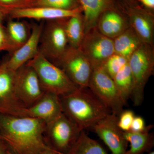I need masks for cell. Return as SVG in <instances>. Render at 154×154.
<instances>
[{
  "mask_svg": "<svg viewBox=\"0 0 154 154\" xmlns=\"http://www.w3.org/2000/svg\"><path fill=\"white\" fill-rule=\"evenodd\" d=\"M45 128L46 123L38 119L0 114V139L14 154H40L50 147Z\"/></svg>",
  "mask_w": 154,
  "mask_h": 154,
  "instance_id": "cell-1",
  "label": "cell"
},
{
  "mask_svg": "<svg viewBox=\"0 0 154 154\" xmlns=\"http://www.w3.org/2000/svg\"><path fill=\"white\" fill-rule=\"evenodd\" d=\"M63 112L81 131L92 128L111 111L88 88H78L60 96Z\"/></svg>",
  "mask_w": 154,
  "mask_h": 154,
  "instance_id": "cell-2",
  "label": "cell"
},
{
  "mask_svg": "<svg viewBox=\"0 0 154 154\" xmlns=\"http://www.w3.org/2000/svg\"><path fill=\"white\" fill-rule=\"evenodd\" d=\"M26 64L36 72L45 93L61 96L69 94L78 88L63 69L39 52Z\"/></svg>",
  "mask_w": 154,
  "mask_h": 154,
  "instance_id": "cell-3",
  "label": "cell"
},
{
  "mask_svg": "<svg viewBox=\"0 0 154 154\" xmlns=\"http://www.w3.org/2000/svg\"><path fill=\"white\" fill-rule=\"evenodd\" d=\"M133 79L131 97L134 105L140 106L144 100V89L154 70V46L143 43L128 60Z\"/></svg>",
  "mask_w": 154,
  "mask_h": 154,
  "instance_id": "cell-4",
  "label": "cell"
},
{
  "mask_svg": "<svg viewBox=\"0 0 154 154\" xmlns=\"http://www.w3.org/2000/svg\"><path fill=\"white\" fill-rule=\"evenodd\" d=\"M82 131L63 112L55 119L46 123L44 136L50 147L61 154H66Z\"/></svg>",
  "mask_w": 154,
  "mask_h": 154,
  "instance_id": "cell-5",
  "label": "cell"
},
{
  "mask_svg": "<svg viewBox=\"0 0 154 154\" xmlns=\"http://www.w3.org/2000/svg\"><path fill=\"white\" fill-rule=\"evenodd\" d=\"M88 88L111 113L118 116L123 110L126 104L103 66L93 67Z\"/></svg>",
  "mask_w": 154,
  "mask_h": 154,
  "instance_id": "cell-6",
  "label": "cell"
},
{
  "mask_svg": "<svg viewBox=\"0 0 154 154\" xmlns=\"http://www.w3.org/2000/svg\"><path fill=\"white\" fill-rule=\"evenodd\" d=\"M64 20L45 21L39 40L38 52L55 65L69 46Z\"/></svg>",
  "mask_w": 154,
  "mask_h": 154,
  "instance_id": "cell-7",
  "label": "cell"
},
{
  "mask_svg": "<svg viewBox=\"0 0 154 154\" xmlns=\"http://www.w3.org/2000/svg\"><path fill=\"white\" fill-rule=\"evenodd\" d=\"M56 65L79 88H88L93 66L80 48L68 46Z\"/></svg>",
  "mask_w": 154,
  "mask_h": 154,
  "instance_id": "cell-8",
  "label": "cell"
},
{
  "mask_svg": "<svg viewBox=\"0 0 154 154\" xmlns=\"http://www.w3.org/2000/svg\"><path fill=\"white\" fill-rule=\"evenodd\" d=\"M80 48L93 67L102 66L115 53L113 39L103 35L96 27L85 33Z\"/></svg>",
  "mask_w": 154,
  "mask_h": 154,
  "instance_id": "cell-9",
  "label": "cell"
},
{
  "mask_svg": "<svg viewBox=\"0 0 154 154\" xmlns=\"http://www.w3.org/2000/svg\"><path fill=\"white\" fill-rule=\"evenodd\" d=\"M0 114L25 116L27 108L19 99L15 88L16 71L0 64Z\"/></svg>",
  "mask_w": 154,
  "mask_h": 154,
  "instance_id": "cell-10",
  "label": "cell"
},
{
  "mask_svg": "<svg viewBox=\"0 0 154 154\" xmlns=\"http://www.w3.org/2000/svg\"><path fill=\"white\" fill-rule=\"evenodd\" d=\"M15 88L19 99L26 107L34 105L45 93L36 72L27 64L16 71Z\"/></svg>",
  "mask_w": 154,
  "mask_h": 154,
  "instance_id": "cell-11",
  "label": "cell"
},
{
  "mask_svg": "<svg viewBox=\"0 0 154 154\" xmlns=\"http://www.w3.org/2000/svg\"><path fill=\"white\" fill-rule=\"evenodd\" d=\"M117 5L128 19L130 26L138 35L143 43L154 46V16L152 11L137 5Z\"/></svg>",
  "mask_w": 154,
  "mask_h": 154,
  "instance_id": "cell-12",
  "label": "cell"
},
{
  "mask_svg": "<svg viewBox=\"0 0 154 154\" xmlns=\"http://www.w3.org/2000/svg\"><path fill=\"white\" fill-rule=\"evenodd\" d=\"M117 120L118 116L111 113L97 122L92 128L112 154H125L128 143L125 137L124 132L118 126Z\"/></svg>",
  "mask_w": 154,
  "mask_h": 154,
  "instance_id": "cell-13",
  "label": "cell"
},
{
  "mask_svg": "<svg viewBox=\"0 0 154 154\" xmlns=\"http://www.w3.org/2000/svg\"><path fill=\"white\" fill-rule=\"evenodd\" d=\"M44 23L42 21L40 24L32 25L31 34L28 40L11 54L9 58L1 64L6 68L16 71L34 57L38 52L39 40Z\"/></svg>",
  "mask_w": 154,
  "mask_h": 154,
  "instance_id": "cell-14",
  "label": "cell"
},
{
  "mask_svg": "<svg viewBox=\"0 0 154 154\" xmlns=\"http://www.w3.org/2000/svg\"><path fill=\"white\" fill-rule=\"evenodd\" d=\"M82 12V7L67 11L45 6H36L13 11L9 14L8 17L11 19H31L44 22L67 19Z\"/></svg>",
  "mask_w": 154,
  "mask_h": 154,
  "instance_id": "cell-15",
  "label": "cell"
},
{
  "mask_svg": "<svg viewBox=\"0 0 154 154\" xmlns=\"http://www.w3.org/2000/svg\"><path fill=\"white\" fill-rule=\"evenodd\" d=\"M130 26L128 19L120 8L115 5L102 13L97 22L96 27L103 35L113 39Z\"/></svg>",
  "mask_w": 154,
  "mask_h": 154,
  "instance_id": "cell-16",
  "label": "cell"
},
{
  "mask_svg": "<svg viewBox=\"0 0 154 154\" xmlns=\"http://www.w3.org/2000/svg\"><path fill=\"white\" fill-rule=\"evenodd\" d=\"M62 113L60 96L50 93H45L38 102L26 108L25 116L38 119L47 123Z\"/></svg>",
  "mask_w": 154,
  "mask_h": 154,
  "instance_id": "cell-17",
  "label": "cell"
},
{
  "mask_svg": "<svg viewBox=\"0 0 154 154\" xmlns=\"http://www.w3.org/2000/svg\"><path fill=\"white\" fill-rule=\"evenodd\" d=\"M82 9L85 32L96 27L99 17L103 12L115 5L117 0H79Z\"/></svg>",
  "mask_w": 154,
  "mask_h": 154,
  "instance_id": "cell-18",
  "label": "cell"
},
{
  "mask_svg": "<svg viewBox=\"0 0 154 154\" xmlns=\"http://www.w3.org/2000/svg\"><path fill=\"white\" fill-rule=\"evenodd\" d=\"M152 125L146 126L142 132H124V137L130 143V148L125 154H145L151 151L154 146V135L149 132Z\"/></svg>",
  "mask_w": 154,
  "mask_h": 154,
  "instance_id": "cell-19",
  "label": "cell"
},
{
  "mask_svg": "<svg viewBox=\"0 0 154 154\" xmlns=\"http://www.w3.org/2000/svg\"><path fill=\"white\" fill-rule=\"evenodd\" d=\"M113 40L115 53L128 60L143 43L130 26Z\"/></svg>",
  "mask_w": 154,
  "mask_h": 154,
  "instance_id": "cell-20",
  "label": "cell"
},
{
  "mask_svg": "<svg viewBox=\"0 0 154 154\" xmlns=\"http://www.w3.org/2000/svg\"><path fill=\"white\" fill-rule=\"evenodd\" d=\"M64 26L69 46L80 48L85 35L82 13L64 19Z\"/></svg>",
  "mask_w": 154,
  "mask_h": 154,
  "instance_id": "cell-21",
  "label": "cell"
},
{
  "mask_svg": "<svg viewBox=\"0 0 154 154\" xmlns=\"http://www.w3.org/2000/svg\"><path fill=\"white\" fill-rule=\"evenodd\" d=\"M32 27V25L26 21L9 19L6 28L15 51L28 40L31 34Z\"/></svg>",
  "mask_w": 154,
  "mask_h": 154,
  "instance_id": "cell-22",
  "label": "cell"
},
{
  "mask_svg": "<svg viewBox=\"0 0 154 154\" xmlns=\"http://www.w3.org/2000/svg\"><path fill=\"white\" fill-rule=\"evenodd\" d=\"M66 154H108L99 142L82 131L77 141Z\"/></svg>",
  "mask_w": 154,
  "mask_h": 154,
  "instance_id": "cell-23",
  "label": "cell"
},
{
  "mask_svg": "<svg viewBox=\"0 0 154 154\" xmlns=\"http://www.w3.org/2000/svg\"><path fill=\"white\" fill-rule=\"evenodd\" d=\"M115 85L123 101L126 104L131 97L133 89V79L128 62L113 79Z\"/></svg>",
  "mask_w": 154,
  "mask_h": 154,
  "instance_id": "cell-24",
  "label": "cell"
},
{
  "mask_svg": "<svg viewBox=\"0 0 154 154\" xmlns=\"http://www.w3.org/2000/svg\"><path fill=\"white\" fill-rule=\"evenodd\" d=\"M36 0H0V12L6 17L13 11L36 6Z\"/></svg>",
  "mask_w": 154,
  "mask_h": 154,
  "instance_id": "cell-25",
  "label": "cell"
},
{
  "mask_svg": "<svg viewBox=\"0 0 154 154\" xmlns=\"http://www.w3.org/2000/svg\"><path fill=\"white\" fill-rule=\"evenodd\" d=\"M128 62V60L124 57L114 53L105 61L103 66L107 73L113 79L118 72Z\"/></svg>",
  "mask_w": 154,
  "mask_h": 154,
  "instance_id": "cell-26",
  "label": "cell"
},
{
  "mask_svg": "<svg viewBox=\"0 0 154 154\" xmlns=\"http://www.w3.org/2000/svg\"><path fill=\"white\" fill-rule=\"evenodd\" d=\"M36 6L71 11L81 7L79 0H36Z\"/></svg>",
  "mask_w": 154,
  "mask_h": 154,
  "instance_id": "cell-27",
  "label": "cell"
},
{
  "mask_svg": "<svg viewBox=\"0 0 154 154\" xmlns=\"http://www.w3.org/2000/svg\"><path fill=\"white\" fill-rule=\"evenodd\" d=\"M135 116L134 113L132 110H122L118 116L117 125L119 128L123 132L130 131Z\"/></svg>",
  "mask_w": 154,
  "mask_h": 154,
  "instance_id": "cell-28",
  "label": "cell"
},
{
  "mask_svg": "<svg viewBox=\"0 0 154 154\" xmlns=\"http://www.w3.org/2000/svg\"><path fill=\"white\" fill-rule=\"evenodd\" d=\"M15 51L14 46L9 38L5 26L0 22V52L6 51L12 53Z\"/></svg>",
  "mask_w": 154,
  "mask_h": 154,
  "instance_id": "cell-29",
  "label": "cell"
},
{
  "mask_svg": "<svg viewBox=\"0 0 154 154\" xmlns=\"http://www.w3.org/2000/svg\"><path fill=\"white\" fill-rule=\"evenodd\" d=\"M145 121L143 117L140 116H135L132 124L130 131L133 132H142L146 129Z\"/></svg>",
  "mask_w": 154,
  "mask_h": 154,
  "instance_id": "cell-30",
  "label": "cell"
},
{
  "mask_svg": "<svg viewBox=\"0 0 154 154\" xmlns=\"http://www.w3.org/2000/svg\"><path fill=\"white\" fill-rule=\"evenodd\" d=\"M146 8L149 11H153L154 9V0H137Z\"/></svg>",
  "mask_w": 154,
  "mask_h": 154,
  "instance_id": "cell-31",
  "label": "cell"
},
{
  "mask_svg": "<svg viewBox=\"0 0 154 154\" xmlns=\"http://www.w3.org/2000/svg\"><path fill=\"white\" fill-rule=\"evenodd\" d=\"M40 154H61L53 149L51 148L48 147L41 152Z\"/></svg>",
  "mask_w": 154,
  "mask_h": 154,
  "instance_id": "cell-32",
  "label": "cell"
},
{
  "mask_svg": "<svg viewBox=\"0 0 154 154\" xmlns=\"http://www.w3.org/2000/svg\"><path fill=\"white\" fill-rule=\"evenodd\" d=\"M7 147L2 140L0 139V154H6Z\"/></svg>",
  "mask_w": 154,
  "mask_h": 154,
  "instance_id": "cell-33",
  "label": "cell"
},
{
  "mask_svg": "<svg viewBox=\"0 0 154 154\" xmlns=\"http://www.w3.org/2000/svg\"><path fill=\"white\" fill-rule=\"evenodd\" d=\"M123 3L128 5H137V0H122Z\"/></svg>",
  "mask_w": 154,
  "mask_h": 154,
  "instance_id": "cell-34",
  "label": "cell"
},
{
  "mask_svg": "<svg viewBox=\"0 0 154 154\" xmlns=\"http://www.w3.org/2000/svg\"><path fill=\"white\" fill-rule=\"evenodd\" d=\"M6 18H7L6 16L2 12H0V22H2L3 20H4Z\"/></svg>",
  "mask_w": 154,
  "mask_h": 154,
  "instance_id": "cell-35",
  "label": "cell"
},
{
  "mask_svg": "<svg viewBox=\"0 0 154 154\" xmlns=\"http://www.w3.org/2000/svg\"><path fill=\"white\" fill-rule=\"evenodd\" d=\"M6 154H14V153L12 152L11 151L7 148L6 151Z\"/></svg>",
  "mask_w": 154,
  "mask_h": 154,
  "instance_id": "cell-36",
  "label": "cell"
},
{
  "mask_svg": "<svg viewBox=\"0 0 154 154\" xmlns=\"http://www.w3.org/2000/svg\"><path fill=\"white\" fill-rule=\"evenodd\" d=\"M147 154H154V152L151 151L150 152H149Z\"/></svg>",
  "mask_w": 154,
  "mask_h": 154,
  "instance_id": "cell-37",
  "label": "cell"
},
{
  "mask_svg": "<svg viewBox=\"0 0 154 154\" xmlns=\"http://www.w3.org/2000/svg\"><path fill=\"white\" fill-rule=\"evenodd\" d=\"M0 67H1V66H0Z\"/></svg>",
  "mask_w": 154,
  "mask_h": 154,
  "instance_id": "cell-38",
  "label": "cell"
}]
</instances>
